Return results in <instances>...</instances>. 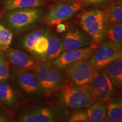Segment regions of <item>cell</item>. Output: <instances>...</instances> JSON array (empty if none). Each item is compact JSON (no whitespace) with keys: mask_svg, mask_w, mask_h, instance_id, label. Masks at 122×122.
<instances>
[{"mask_svg":"<svg viewBox=\"0 0 122 122\" xmlns=\"http://www.w3.org/2000/svg\"><path fill=\"white\" fill-rule=\"evenodd\" d=\"M18 109L16 121L19 122H65L72 110L50 101H25Z\"/></svg>","mask_w":122,"mask_h":122,"instance_id":"obj_1","label":"cell"},{"mask_svg":"<svg viewBox=\"0 0 122 122\" xmlns=\"http://www.w3.org/2000/svg\"><path fill=\"white\" fill-rule=\"evenodd\" d=\"M49 100L71 109H86L96 102L87 85L78 86L69 80L54 92Z\"/></svg>","mask_w":122,"mask_h":122,"instance_id":"obj_2","label":"cell"},{"mask_svg":"<svg viewBox=\"0 0 122 122\" xmlns=\"http://www.w3.org/2000/svg\"><path fill=\"white\" fill-rule=\"evenodd\" d=\"M43 13L39 7L5 11L0 23L13 33L18 34L32 30L41 22Z\"/></svg>","mask_w":122,"mask_h":122,"instance_id":"obj_3","label":"cell"},{"mask_svg":"<svg viewBox=\"0 0 122 122\" xmlns=\"http://www.w3.org/2000/svg\"><path fill=\"white\" fill-rule=\"evenodd\" d=\"M26 101H47L44 89L33 71L10 68V77Z\"/></svg>","mask_w":122,"mask_h":122,"instance_id":"obj_4","label":"cell"},{"mask_svg":"<svg viewBox=\"0 0 122 122\" xmlns=\"http://www.w3.org/2000/svg\"><path fill=\"white\" fill-rule=\"evenodd\" d=\"M33 72L48 100L54 92L68 81L63 70L57 68L51 62L47 61L39 60L37 67Z\"/></svg>","mask_w":122,"mask_h":122,"instance_id":"obj_5","label":"cell"},{"mask_svg":"<svg viewBox=\"0 0 122 122\" xmlns=\"http://www.w3.org/2000/svg\"><path fill=\"white\" fill-rule=\"evenodd\" d=\"M77 18L81 30L99 45L104 39L107 25L102 9L93 7L84 10L79 14Z\"/></svg>","mask_w":122,"mask_h":122,"instance_id":"obj_6","label":"cell"},{"mask_svg":"<svg viewBox=\"0 0 122 122\" xmlns=\"http://www.w3.org/2000/svg\"><path fill=\"white\" fill-rule=\"evenodd\" d=\"M85 5L81 0H67L57 2L44 17V22L50 26H55L74 17Z\"/></svg>","mask_w":122,"mask_h":122,"instance_id":"obj_7","label":"cell"},{"mask_svg":"<svg viewBox=\"0 0 122 122\" xmlns=\"http://www.w3.org/2000/svg\"><path fill=\"white\" fill-rule=\"evenodd\" d=\"M119 58H122V45L104 40L89 60L97 69H101L112 61Z\"/></svg>","mask_w":122,"mask_h":122,"instance_id":"obj_8","label":"cell"},{"mask_svg":"<svg viewBox=\"0 0 122 122\" xmlns=\"http://www.w3.org/2000/svg\"><path fill=\"white\" fill-rule=\"evenodd\" d=\"M63 70L71 83L81 86L88 85L98 69L89 60H80L70 64Z\"/></svg>","mask_w":122,"mask_h":122,"instance_id":"obj_9","label":"cell"},{"mask_svg":"<svg viewBox=\"0 0 122 122\" xmlns=\"http://www.w3.org/2000/svg\"><path fill=\"white\" fill-rule=\"evenodd\" d=\"M96 101H105L116 91L103 68L96 71L92 79L87 85Z\"/></svg>","mask_w":122,"mask_h":122,"instance_id":"obj_10","label":"cell"},{"mask_svg":"<svg viewBox=\"0 0 122 122\" xmlns=\"http://www.w3.org/2000/svg\"><path fill=\"white\" fill-rule=\"evenodd\" d=\"M9 79L0 81V105L14 111L26 101L14 83L9 81Z\"/></svg>","mask_w":122,"mask_h":122,"instance_id":"obj_11","label":"cell"},{"mask_svg":"<svg viewBox=\"0 0 122 122\" xmlns=\"http://www.w3.org/2000/svg\"><path fill=\"white\" fill-rule=\"evenodd\" d=\"M98 45L93 42L87 47L63 51L52 63L55 66L63 70L67 66L80 60H89Z\"/></svg>","mask_w":122,"mask_h":122,"instance_id":"obj_12","label":"cell"},{"mask_svg":"<svg viewBox=\"0 0 122 122\" xmlns=\"http://www.w3.org/2000/svg\"><path fill=\"white\" fill-rule=\"evenodd\" d=\"M4 52L9 63L15 68L33 71L37 67L39 60L28 53L10 48H7Z\"/></svg>","mask_w":122,"mask_h":122,"instance_id":"obj_13","label":"cell"},{"mask_svg":"<svg viewBox=\"0 0 122 122\" xmlns=\"http://www.w3.org/2000/svg\"><path fill=\"white\" fill-rule=\"evenodd\" d=\"M65 32L62 39L64 51L85 48L94 42L89 35L82 30L70 29Z\"/></svg>","mask_w":122,"mask_h":122,"instance_id":"obj_14","label":"cell"},{"mask_svg":"<svg viewBox=\"0 0 122 122\" xmlns=\"http://www.w3.org/2000/svg\"><path fill=\"white\" fill-rule=\"evenodd\" d=\"M49 45L46 52L40 61L52 62L58 58L64 51L62 39L50 30L48 34Z\"/></svg>","mask_w":122,"mask_h":122,"instance_id":"obj_15","label":"cell"},{"mask_svg":"<svg viewBox=\"0 0 122 122\" xmlns=\"http://www.w3.org/2000/svg\"><path fill=\"white\" fill-rule=\"evenodd\" d=\"M50 30L47 27H43L30 30L22 37L21 45L23 49L26 52L33 56L35 45L40 38L48 35Z\"/></svg>","mask_w":122,"mask_h":122,"instance_id":"obj_16","label":"cell"},{"mask_svg":"<svg viewBox=\"0 0 122 122\" xmlns=\"http://www.w3.org/2000/svg\"><path fill=\"white\" fill-rule=\"evenodd\" d=\"M103 7L101 9L107 25L122 22V0H114Z\"/></svg>","mask_w":122,"mask_h":122,"instance_id":"obj_17","label":"cell"},{"mask_svg":"<svg viewBox=\"0 0 122 122\" xmlns=\"http://www.w3.org/2000/svg\"><path fill=\"white\" fill-rule=\"evenodd\" d=\"M107 115L112 122H122V100L120 93L115 91L106 101Z\"/></svg>","mask_w":122,"mask_h":122,"instance_id":"obj_18","label":"cell"},{"mask_svg":"<svg viewBox=\"0 0 122 122\" xmlns=\"http://www.w3.org/2000/svg\"><path fill=\"white\" fill-rule=\"evenodd\" d=\"M111 82L116 88H122V58L112 61L103 68Z\"/></svg>","mask_w":122,"mask_h":122,"instance_id":"obj_19","label":"cell"},{"mask_svg":"<svg viewBox=\"0 0 122 122\" xmlns=\"http://www.w3.org/2000/svg\"><path fill=\"white\" fill-rule=\"evenodd\" d=\"M46 0H4L2 7L5 11L15 9L42 6Z\"/></svg>","mask_w":122,"mask_h":122,"instance_id":"obj_20","label":"cell"},{"mask_svg":"<svg viewBox=\"0 0 122 122\" xmlns=\"http://www.w3.org/2000/svg\"><path fill=\"white\" fill-rule=\"evenodd\" d=\"M107 106L105 101H96L86 109L89 122H101L107 115Z\"/></svg>","mask_w":122,"mask_h":122,"instance_id":"obj_21","label":"cell"},{"mask_svg":"<svg viewBox=\"0 0 122 122\" xmlns=\"http://www.w3.org/2000/svg\"><path fill=\"white\" fill-rule=\"evenodd\" d=\"M104 40L122 45V23L107 25Z\"/></svg>","mask_w":122,"mask_h":122,"instance_id":"obj_22","label":"cell"},{"mask_svg":"<svg viewBox=\"0 0 122 122\" xmlns=\"http://www.w3.org/2000/svg\"><path fill=\"white\" fill-rule=\"evenodd\" d=\"M48 36V35L40 38L35 45L33 48V57L38 60L42 59L48 50L49 45Z\"/></svg>","mask_w":122,"mask_h":122,"instance_id":"obj_23","label":"cell"},{"mask_svg":"<svg viewBox=\"0 0 122 122\" xmlns=\"http://www.w3.org/2000/svg\"><path fill=\"white\" fill-rule=\"evenodd\" d=\"M13 33L0 23V50L5 51L10 47Z\"/></svg>","mask_w":122,"mask_h":122,"instance_id":"obj_24","label":"cell"},{"mask_svg":"<svg viewBox=\"0 0 122 122\" xmlns=\"http://www.w3.org/2000/svg\"><path fill=\"white\" fill-rule=\"evenodd\" d=\"M65 122H89L86 109H72Z\"/></svg>","mask_w":122,"mask_h":122,"instance_id":"obj_25","label":"cell"},{"mask_svg":"<svg viewBox=\"0 0 122 122\" xmlns=\"http://www.w3.org/2000/svg\"><path fill=\"white\" fill-rule=\"evenodd\" d=\"M10 63L4 51L0 50V81L10 78Z\"/></svg>","mask_w":122,"mask_h":122,"instance_id":"obj_26","label":"cell"},{"mask_svg":"<svg viewBox=\"0 0 122 122\" xmlns=\"http://www.w3.org/2000/svg\"><path fill=\"white\" fill-rule=\"evenodd\" d=\"M0 122H13L15 119L13 111L9 110L2 105L0 106Z\"/></svg>","mask_w":122,"mask_h":122,"instance_id":"obj_27","label":"cell"},{"mask_svg":"<svg viewBox=\"0 0 122 122\" xmlns=\"http://www.w3.org/2000/svg\"><path fill=\"white\" fill-rule=\"evenodd\" d=\"M85 6H105L114 0H81Z\"/></svg>","mask_w":122,"mask_h":122,"instance_id":"obj_28","label":"cell"},{"mask_svg":"<svg viewBox=\"0 0 122 122\" xmlns=\"http://www.w3.org/2000/svg\"><path fill=\"white\" fill-rule=\"evenodd\" d=\"M68 29V25L64 23H61L58 24L56 25V30L57 32L59 33H64Z\"/></svg>","mask_w":122,"mask_h":122,"instance_id":"obj_29","label":"cell"},{"mask_svg":"<svg viewBox=\"0 0 122 122\" xmlns=\"http://www.w3.org/2000/svg\"><path fill=\"white\" fill-rule=\"evenodd\" d=\"M102 122H112V121L107 115H106L102 120Z\"/></svg>","mask_w":122,"mask_h":122,"instance_id":"obj_30","label":"cell"},{"mask_svg":"<svg viewBox=\"0 0 122 122\" xmlns=\"http://www.w3.org/2000/svg\"><path fill=\"white\" fill-rule=\"evenodd\" d=\"M50 1H57V2H60V1H67V0H49Z\"/></svg>","mask_w":122,"mask_h":122,"instance_id":"obj_31","label":"cell"},{"mask_svg":"<svg viewBox=\"0 0 122 122\" xmlns=\"http://www.w3.org/2000/svg\"><path fill=\"white\" fill-rule=\"evenodd\" d=\"M1 14H0V20H1Z\"/></svg>","mask_w":122,"mask_h":122,"instance_id":"obj_32","label":"cell"}]
</instances>
